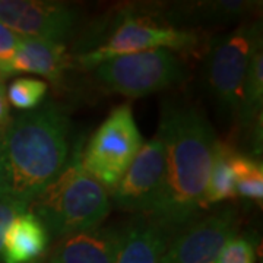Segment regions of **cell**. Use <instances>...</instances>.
Segmentation results:
<instances>
[{
	"mask_svg": "<svg viewBox=\"0 0 263 263\" xmlns=\"http://www.w3.org/2000/svg\"><path fill=\"white\" fill-rule=\"evenodd\" d=\"M160 130L165 141V177L146 218L173 237L206 208L216 138L205 116L189 105L167 108Z\"/></svg>",
	"mask_w": 263,
	"mask_h": 263,
	"instance_id": "cell-1",
	"label": "cell"
},
{
	"mask_svg": "<svg viewBox=\"0 0 263 263\" xmlns=\"http://www.w3.org/2000/svg\"><path fill=\"white\" fill-rule=\"evenodd\" d=\"M6 78H8V76L5 75V73H3V70H2V69H0V81H5V79H6Z\"/></svg>",
	"mask_w": 263,
	"mask_h": 263,
	"instance_id": "cell-24",
	"label": "cell"
},
{
	"mask_svg": "<svg viewBox=\"0 0 263 263\" xmlns=\"http://www.w3.org/2000/svg\"><path fill=\"white\" fill-rule=\"evenodd\" d=\"M47 91L48 86L44 81L29 76H19L6 88V95L12 107L22 111H31L44 103Z\"/></svg>",
	"mask_w": 263,
	"mask_h": 263,
	"instance_id": "cell-19",
	"label": "cell"
},
{
	"mask_svg": "<svg viewBox=\"0 0 263 263\" xmlns=\"http://www.w3.org/2000/svg\"><path fill=\"white\" fill-rule=\"evenodd\" d=\"M262 48L260 21L243 22L208 51L205 82L222 113L240 116L246 75L254 53Z\"/></svg>",
	"mask_w": 263,
	"mask_h": 263,
	"instance_id": "cell-4",
	"label": "cell"
},
{
	"mask_svg": "<svg viewBox=\"0 0 263 263\" xmlns=\"http://www.w3.org/2000/svg\"><path fill=\"white\" fill-rule=\"evenodd\" d=\"M70 154V120L56 103L16 116L0 138V199L29 205Z\"/></svg>",
	"mask_w": 263,
	"mask_h": 263,
	"instance_id": "cell-2",
	"label": "cell"
},
{
	"mask_svg": "<svg viewBox=\"0 0 263 263\" xmlns=\"http://www.w3.org/2000/svg\"><path fill=\"white\" fill-rule=\"evenodd\" d=\"M28 206L29 205L22 203V202L0 199V263H2L3 238H5V233H6L8 227L16 216L21 215L25 211H28Z\"/></svg>",
	"mask_w": 263,
	"mask_h": 263,
	"instance_id": "cell-22",
	"label": "cell"
},
{
	"mask_svg": "<svg viewBox=\"0 0 263 263\" xmlns=\"http://www.w3.org/2000/svg\"><path fill=\"white\" fill-rule=\"evenodd\" d=\"M21 41L22 37H19L18 34L12 32L9 28L0 24V69L6 76V67L10 63L12 57L15 56Z\"/></svg>",
	"mask_w": 263,
	"mask_h": 263,
	"instance_id": "cell-21",
	"label": "cell"
},
{
	"mask_svg": "<svg viewBox=\"0 0 263 263\" xmlns=\"http://www.w3.org/2000/svg\"><path fill=\"white\" fill-rule=\"evenodd\" d=\"M197 41L199 38L193 31L161 25L152 18L127 15L101 44L79 54L78 62L85 69H95L113 57L155 48H168L173 51L187 50L195 47Z\"/></svg>",
	"mask_w": 263,
	"mask_h": 263,
	"instance_id": "cell-7",
	"label": "cell"
},
{
	"mask_svg": "<svg viewBox=\"0 0 263 263\" xmlns=\"http://www.w3.org/2000/svg\"><path fill=\"white\" fill-rule=\"evenodd\" d=\"M124 228L97 227L59 238L41 263H116Z\"/></svg>",
	"mask_w": 263,
	"mask_h": 263,
	"instance_id": "cell-11",
	"label": "cell"
},
{
	"mask_svg": "<svg viewBox=\"0 0 263 263\" xmlns=\"http://www.w3.org/2000/svg\"><path fill=\"white\" fill-rule=\"evenodd\" d=\"M50 240L43 222L31 211H25L5 233L2 263H41L47 256Z\"/></svg>",
	"mask_w": 263,
	"mask_h": 263,
	"instance_id": "cell-12",
	"label": "cell"
},
{
	"mask_svg": "<svg viewBox=\"0 0 263 263\" xmlns=\"http://www.w3.org/2000/svg\"><path fill=\"white\" fill-rule=\"evenodd\" d=\"M81 154V145H76L62 173L29 203L28 211L51 238L97 228L110 214V193L85 171Z\"/></svg>",
	"mask_w": 263,
	"mask_h": 263,
	"instance_id": "cell-3",
	"label": "cell"
},
{
	"mask_svg": "<svg viewBox=\"0 0 263 263\" xmlns=\"http://www.w3.org/2000/svg\"><path fill=\"white\" fill-rule=\"evenodd\" d=\"M237 228L238 215L233 208L197 218L170 238L164 263H215Z\"/></svg>",
	"mask_w": 263,
	"mask_h": 263,
	"instance_id": "cell-10",
	"label": "cell"
},
{
	"mask_svg": "<svg viewBox=\"0 0 263 263\" xmlns=\"http://www.w3.org/2000/svg\"><path fill=\"white\" fill-rule=\"evenodd\" d=\"M70 65L65 44L22 38L15 56L6 67L8 76L16 73H31L47 78L51 82H59Z\"/></svg>",
	"mask_w": 263,
	"mask_h": 263,
	"instance_id": "cell-13",
	"label": "cell"
},
{
	"mask_svg": "<svg viewBox=\"0 0 263 263\" xmlns=\"http://www.w3.org/2000/svg\"><path fill=\"white\" fill-rule=\"evenodd\" d=\"M231 167L234 173L237 196L245 197L253 202H262L263 199V167L257 158L241 155L235 152Z\"/></svg>",
	"mask_w": 263,
	"mask_h": 263,
	"instance_id": "cell-18",
	"label": "cell"
},
{
	"mask_svg": "<svg viewBox=\"0 0 263 263\" xmlns=\"http://www.w3.org/2000/svg\"><path fill=\"white\" fill-rule=\"evenodd\" d=\"M263 103V53L262 48L254 53L246 75L240 116L243 126H249L260 116Z\"/></svg>",
	"mask_w": 263,
	"mask_h": 263,
	"instance_id": "cell-17",
	"label": "cell"
},
{
	"mask_svg": "<svg viewBox=\"0 0 263 263\" xmlns=\"http://www.w3.org/2000/svg\"><path fill=\"white\" fill-rule=\"evenodd\" d=\"M170 237L146 216L124 228L123 245L116 263H164Z\"/></svg>",
	"mask_w": 263,
	"mask_h": 263,
	"instance_id": "cell-14",
	"label": "cell"
},
{
	"mask_svg": "<svg viewBox=\"0 0 263 263\" xmlns=\"http://www.w3.org/2000/svg\"><path fill=\"white\" fill-rule=\"evenodd\" d=\"M256 249L254 243L246 235L233 237L221 250L215 263H254Z\"/></svg>",
	"mask_w": 263,
	"mask_h": 263,
	"instance_id": "cell-20",
	"label": "cell"
},
{
	"mask_svg": "<svg viewBox=\"0 0 263 263\" xmlns=\"http://www.w3.org/2000/svg\"><path fill=\"white\" fill-rule=\"evenodd\" d=\"M10 122L12 119H10L9 101L6 95V85H5V81H0V133H3L8 129Z\"/></svg>",
	"mask_w": 263,
	"mask_h": 263,
	"instance_id": "cell-23",
	"label": "cell"
},
{
	"mask_svg": "<svg viewBox=\"0 0 263 263\" xmlns=\"http://www.w3.org/2000/svg\"><path fill=\"white\" fill-rule=\"evenodd\" d=\"M235 151L231 145L227 142L216 139L214 146V158H212V167L211 174L208 180L206 197L205 202L208 205L221 203L227 200H233L237 197L235 190V180L231 160L234 157Z\"/></svg>",
	"mask_w": 263,
	"mask_h": 263,
	"instance_id": "cell-16",
	"label": "cell"
},
{
	"mask_svg": "<svg viewBox=\"0 0 263 263\" xmlns=\"http://www.w3.org/2000/svg\"><path fill=\"white\" fill-rule=\"evenodd\" d=\"M0 138H2V133H0Z\"/></svg>",
	"mask_w": 263,
	"mask_h": 263,
	"instance_id": "cell-25",
	"label": "cell"
},
{
	"mask_svg": "<svg viewBox=\"0 0 263 263\" xmlns=\"http://www.w3.org/2000/svg\"><path fill=\"white\" fill-rule=\"evenodd\" d=\"M254 0H208L176 5L171 9L173 21H195L208 24H227L247 18L260 6Z\"/></svg>",
	"mask_w": 263,
	"mask_h": 263,
	"instance_id": "cell-15",
	"label": "cell"
},
{
	"mask_svg": "<svg viewBox=\"0 0 263 263\" xmlns=\"http://www.w3.org/2000/svg\"><path fill=\"white\" fill-rule=\"evenodd\" d=\"M165 177V141L157 135L142 145L127 171L111 190V205L146 216L160 196Z\"/></svg>",
	"mask_w": 263,
	"mask_h": 263,
	"instance_id": "cell-8",
	"label": "cell"
},
{
	"mask_svg": "<svg viewBox=\"0 0 263 263\" xmlns=\"http://www.w3.org/2000/svg\"><path fill=\"white\" fill-rule=\"evenodd\" d=\"M78 22V10L63 2L0 0V24L22 38L65 44Z\"/></svg>",
	"mask_w": 263,
	"mask_h": 263,
	"instance_id": "cell-9",
	"label": "cell"
},
{
	"mask_svg": "<svg viewBox=\"0 0 263 263\" xmlns=\"http://www.w3.org/2000/svg\"><path fill=\"white\" fill-rule=\"evenodd\" d=\"M104 88L127 98H139L180 84L184 63L176 51L155 48L105 60L94 69Z\"/></svg>",
	"mask_w": 263,
	"mask_h": 263,
	"instance_id": "cell-5",
	"label": "cell"
},
{
	"mask_svg": "<svg viewBox=\"0 0 263 263\" xmlns=\"http://www.w3.org/2000/svg\"><path fill=\"white\" fill-rule=\"evenodd\" d=\"M143 145L129 104L116 107L94 132L81 154L84 170L113 190Z\"/></svg>",
	"mask_w": 263,
	"mask_h": 263,
	"instance_id": "cell-6",
	"label": "cell"
}]
</instances>
